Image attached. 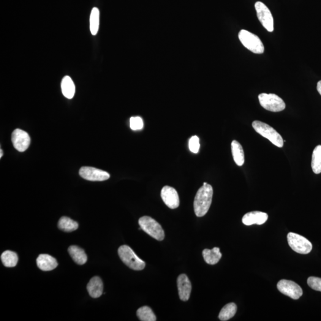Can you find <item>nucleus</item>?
Masks as SVG:
<instances>
[{
    "label": "nucleus",
    "instance_id": "a211bd4d",
    "mask_svg": "<svg viewBox=\"0 0 321 321\" xmlns=\"http://www.w3.org/2000/svg\"><path fill=\"white\" fill-rule=\"evenodd\" d=\"M73 261L79 265H83L87 262L88 257L85 251L77 246H71L68 249Z\"/></svg>",
    "mask_w": 321,
    "mask_h": 321
},
{
    "label": "nucleus",
    "instance_id": "cd10ccee",
    "mask_svg": "<svg viewBox=\"0 0 321 321\" xmlns=\"http://www.w3.org/2000/svg\"><path fill=\"white\" fill-rule=\"evenodd\" d=\"M130 126L133 130L142 129L143 127V122L140 117H132L130 119Z\"/></svg>",
    "mask_w": 321,
    "mask_h": 321
},
{
    "label": "nucleus",
    "instance_id": "9d476101",
    "mask_svg": "<svg viewBox=\"0 0 321 321\" xmlns=\"http://www.w3.org/2000/svg\"><path fill=\"white\" fill-rule=\"evenodd\" d=\"M81 178L92 181H107L110 178V174L102 170L91 167H83L80 170Z\"/></svg>",
    "mask_w": 321,
    "mask_h": 321
},
{
    "label": "nucleus",
    "instance_id": "f03ea898",
    "mask_svg": "<svg viewBox=\"0 0 321 321\" xmlns=\"http://www.w3.org/2000/svg\"><path fill=\"white\" fill-rule=\"evenodd\" d=\"M252 127L255 131L270 141L279 148H282L284 145V140L281 136L279 134L273 127L269 125L263 123L262 121L256 120L253 122Z\"/></svg>",
    "mask_w": 321,
    "mask_h": 321
},
{
    "label": "nucleus",
    "instance_id": "bb28decb",
    "mask_svg": "<svg viewBox=\"0 0 321 321\" xmlns=\"http://www.w3.org/2000/svg\"><path fill=\"white\" fill-rule=\"evenodd\" d=\"M307 284L313 290L321 292V279L316 277H310L307 279Z\"/></svg>",
    "mask_w": 321,
    "mask_h": 321
},
{
    "label": "nucleus",
    "instance_id": "ddd939ff",
    "mask_svg": "<svg viewBox=\"0 0 321 321\" xmlns=\"http://www.w3.org/2000/svg\"><path fill=\"white\" fill-rule=\"evenodd\" d=\"M178 287L180 299L183 301L189 300L192 291V284L186 274H181L178 277Z\"/></svg>",
    "mask_w": 321,
    "mask_h": 321
},
{
    "label": "nucleus",
    "instance_id": "7c9ffc66",
    "mask_svg": "<svg viewBox=\"0 0 321 321\" xmlns=\"http://www.w3.org/2000/svg\"><path fill=\"white\" fill-rule=\"evenodd\" d=\"M0 152H1V155H0V158H2V155H3V152H2V149H1V151H0Z\"/></svg>",
    "mask_w": 321,
    "mask_h": 321
},
{
    "label": "nucleus",
    "instance_id": "6e6552de",
    "mask_svg": "<svg viewBox=\"0 0 321 321\" xmlns=\"http://www.w3.org/2000/svg\"><path fill=\"white\" fill-rule=\"evenodd\" d=\"M258 19L268 32L274 31V19L271 11L263 2L258 1L255 4Z\"/></svg>",
    "mask_w": 321,
    "mask_h": 321
},
{
    "label": "nucleus",
    "instance_id": "2eb2a0df",
    "mask_svg": "<svg viewBox=\"0 0 321 321\" xmlns=\"http://www.w3.org/2000/svg\"><path fill=\"white\" fill-rule=\"evenodd\" d=\"M37 263L38 268L43 271H52L58 266L55 258L47 254L39 255L37 260Z\"/></svg>",
    "mask_w": 321,
    "mask_h": 321
},
{
    "label": "nucleus",
    "instance_id": "aec40b11",
    "mask_svg": "<svg viewBox=\"0 0 321 321\" xmlns=\"http://www.w3.org/2000/svg\"><path fill=\"white\" fill-rule=\"evenodd\" d=\"M232 151L234 160L238 166H242L244 162V153L243 147L237 140L232 142Z\"/></svg>",
    "mask_w": 321,
    "mask_h": 321
},
{
    "label": "nucleus",
    "instance_id": "7ed1b4c3",
    "mask_svg": "<svg viewBox=\"0 0 321 321\" xmlns=\"http://www.w3.org/2000/svg\"><path fill=\"white\" fill-rule=\"evenodd\" d=\"M118 254L125 265L135 271L142 270L145 267V262L140 259L131 249L127 245L119 247Z\"/></svg>",
    "mask_w": 321,
    "mask_h": 321
},
{
    "label": "nucleus",
    "instance_id": "6ab92c4d",
    "mask_svg": "<svg viewBox=\"0 0 321 321\" xmlns=\"http://www.w3.org/2000/svg\"><path fill=\"white\" fill-rule=\"evenodd\" d=\"M61 91L64 96L68 99H72L75 94V85L71 78L66 76L61 81Z\"/></svg>",
    "mask_w": 321,
    "mask_h": 321
},
{
    "label": "nucleus",
    "instance_id": "423d86ee",
    "mask_svg": "<svg viewBox=\"0 0 321 321\" xmlns=\"http://www.w3.org/2000/svg\"><path fill=\"white\" fill-rule=\"evenodd\" d=\"M260 104L271 112H280L285 108V104L281 98L274 94H261L258 96Z\"/></svg>",
    "mask_w": 321,
    "mask_h": 321
},
{
    "label": "nucleus",
    "instance_id": "dca6fc26",
    "mask_svg": "<svg viewBox=\"0 0 321 321\" xmlns=\"http://www.w3.org/2000/svg\"><path fill=\"white\" fill-rule=\"evenodd\" d=\"M103 289V282L99 277H93L87 285V290L89 295L93 298H100L102 295Z\"/></svg>",
    "mask_w": 321,
    "mask_h": 321
},
{
    "label": "nucleus",
    "instance_id": "f8f14e48",
    "mask_svg": "<svg viewBox=\"0 0 321 321\" xmlns=\"http://www.w3.org/2000/svg\"><path fill=\"white\" fill-rule=\"evenodd\" d=\"M162 200L165 205L171 209L178 208L180 205V200L178 192L172 187L165 186L160 192Z\"/></svg>",
    "mask_w": 321,
    "mask_h": 321
},
{
    "label": "nucleus",
    "instance_id": "f257e3e1",
    "mask_svg": "<svg viewBox=\"0 0 321 321\" xmlns=\"http://www.w3.org/2000/svg\"><path fill=\"white\" fill-rule=\"evenodd\" d=\"M213 197V187L205 182L195 196L194 206L196 216L198 217L205 216L210 208Z\"/></svg>",
    "mask_w": 321,
    "mask_h": 321
},
{
    "label": "nucleus",
    "instance_id": "4468645a",
    "mask_svg": "<svg viewBox=\"0 0 321 321\" xmlns=\"http://www.w3.org/2000/svg\"><path fill=\"white\" fill-rule=\"evenodd\" d=\"M268 214L261 211H252L247 213L242 219V222L246 225H262L267 221Z\"/></svg>",
    "mask_w": 321,
    "mask_h": 321
},
{
    "label": "nucleus",
    "instance_id": "9b49d317",
    "mask_svg": "<svg viewBox=\"0 0 321 321\" xmlns=\"http://www.w3.org/2000/svg\"><path fill=\"white\" fill-rule=\"evenodd\" d=\"M12 141L16 150L24 152L29 148L31 143V138L26 132L17 129L12 133Z\"/></svg>",
    "mask_w": 321,
    "mask_h": 321
},
{
    "label": "nucleus",
    "instance_id": "39448f33",
    "mask_svg": "<svg viewBox=\"0 0 321 321\" xmlns=\"http://www.w3.org/2000/svg\"><path fill=\"white\" fill-rule=\"evenodd\" d=\"M239 38L244 47L252 53L260 54L264 52V46L257 35L242 29L239 33Z\"/></svg>",
    "mask_w": 321,
    "mask_h": 321
},
{
    "label": "nucleus",
    "instance_id": "20e7f679",
    "mask_svg": "<svg viewBox=\"0 0 321 321\" xmlns=\"http://www.w3.org/2000/svg\"><path fill=\"white\" fill-rule=\"evenodd\" d=\"M141 229L148 235L159 241L164 240L165 233L161 225L152 218L148 216L141 217L139 220Z\"/></svg>",
    "mask_w": 321,
    "mask_h": 321
},
{
    "label": "nucleus",
    "instance_id": "b1692460",
    "mask_svg": "<svg viewBox=\"0 0 321 321\" xmlns=\"http://www.w3.org/2000/svg\"><path fill=\"white\" fill-rule=\"evenodd\" d=\"M311 167L317 175L321 173V145H318L313 151Z\"/></svg>",
    "mask_w": 321,
    "mask_h": 321
},
{
    "label": "nucleus",
    "instance_id": "a878e982",
    "mask_svg": "<svg viewBox=\"0 0 321 321\" xmlns=\"http://www.w3.org/2000/svg\"><path fill=\"white\" fill-rule=\"evenodd\" d=\"M137 316L142 321H156L157 318L152 310L148 306L140 307L137 311Z\"/></svg>",
    "mask_w": 321,
    "mask_h": 321
},
{
    "label": "nucleus",
    "instance_id": "c756f323",
    "mask_svg": "<svg viewBox=\"0 0 321 321\" xmlns=\"http://www.w3.org/2000/svg\"><path fill=\"white\" fill-rule=\"evenodd\" d=\"M317 90L318 92H319L320 94L321 95V80L318 82Z\"/></svg>",
    "mask_w": 321,
    "mask_h": 321
},
{
    "label": "nucleus",
    "instance_id": "5701e85b",
    "mask_svg": "<svg viewBox=\"0 0 321 321\" xmlns=\"http://www.w3.org/2000/svg\"><path fill=\"white\" fill-rule=\"evenodd\" d=\"M2 263L6 267H15L18 262V255L15 252L6 250L1 256Z\"/></svg>",
    "mask_w": 321,
    "mask_h": 321
},
{
    "label": "nucleus",
    "instance_id": "393cba45",
    "mask_svg": "<svg viewBox=\"0 0 321 321\" xmlns=\"http://www.w3.org/2000/svg\"><path fill=\"white\" fill-rule=\"evenodd\" d=\"M100 26V11L97 7L92 10L90 16V30L92 35H96L99 32Z\"/></svg>",
    "mask_w": 321,
    "mask_h": 321
},
{
    "label": "nucleus",
    "instance_id": "1a4fd4ad",
    "mask_svg": "<svg viewBox=\"0 0 321 321\" xmlns=\"http://www.w3.org/2000/svg\"><path fill=\"white\" fill-rule=\"evenodd\" d=\"M280 292L294 300H298L303 295V290L297 283L290 280H281L277 284Z\"/></svg>",
    "mask_w": 321,
    "mask_h": 321
},
{
    "label": "nucleus",
    "instance_id": "0eeeda50",
    "mask_svg": "<svg viewBox=\"0 0 321 321\" xmlns=\"http://www.w3.org/2000/svg\"><path fill=\"white\" fill-rule=\"evenodd\" d=\"M288 243L294 251L300 254H307L311 252L312 244L304 237L295 233L287 235Z\"/></svg>",
    "mask_w": 321,
    "mask_h": 321
},
{
    "label": "nucleus",
    "instance_id": "c85d7f7f",
    "mask_svg": "<svg viewBox=\"0 0 321 321\" xmlns=\"http://www.w3.org/2000/svg\"><path fill=\"white\" fill-rule=\"evenodd\" d=\"M190 151L193 153L197 154L200 150V138L197 136H194L190 139L189 142Z\"/></svg>",
    "mask_w": 321,
    "mask_h": 321
},
{
    "label": "nucleus",
    "instance_id": "412c9836",
    "mask_svg": "<svg viewBox=\"0 0 321 321\" xmlns=\"http://www.w3.org/2000/svg\"><path fill=\"white\" fill-rule=\"evenodd\" d=\"M58 227L65 232H72L78 229V223L69 217H62L60 219Z\"/></svg>",
    "mask_w": 321,
    "mask_h": 321
},
{
    "label": "nucleus",
    "instance_id": "4be33fe9",
    "mask_svg": "<svg viewBox=\"0 0 321 321\" xmlns=\"http://www.w3.org/2000/svg\"><path fill=\"white\" fill-rule=\"evenodd\" d=\"M237 307L235 303H230L222 307L219 314V319L222 321H228L235 316L236 314Z\"/></svg>",
    "mask_w": 321,
    "mask_h": 321
},
{
    "label": "nucleus",
    "instance_id": "f3484780",
    "mask_svg": "<svg viewBox=\"0 0 321 321\" xmlns=\"http://www.w3.org/2000/svg\"><path fill=\"white\" fill-rule=\"evenodd\" d=\"M204 260L209 265H215L219 262L222 257L219 247H214L213 249H205L203 250Z\"/></svg>",
    "mask_w": 321,
    "mask_h": 321
}]
</instances>
